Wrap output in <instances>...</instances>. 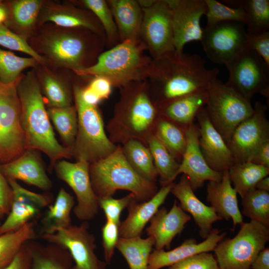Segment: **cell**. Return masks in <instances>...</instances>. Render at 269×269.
<instances>
[{
  "label": "cell",
  "instance_id": "11a10c76",
  "mask_svg": "<svg viewBox=\"0 0 269 269\" xmlns=\"http://www.w3.org/2000/svg\"><path fill=\"white\" fill-rule=\"evenodd\" d=\"M250 162L269 167V140L259 148Z\"/></svg>",
  "mask_w": 269,
  "mask_h": 269
},
{
  "label": "cell",
  "instance_id": "603a6c76",
  "mask_svg": "<svg viewBox=\"0 0 269 269\" xmlns=\"http://www.w3.org/2000/svg\"><path fill=\"white\" fill-rule=\"evenodd\" d=\"M7 179L21 180L43 190H49L52 183L35 149H25L17 158L0 164Z\"/></svg>",
  "mask_w": 269,
  "mask_h": 269
},
{
  "label": "cell",
  "instance_id": "4dcf8cb0",
  "mask_svg": "<svg viewBox=\"0 0 269 269\" xmlns=\"http://www.w3.org/2000/svg\"><path fill=\"white\" fill-rule=\"evenodd\" d=\"M207 90L174 100L159 107V115L186 129L206 106Z\"/></svg>",
  "mask_w": 269,
  "mask_h": 269
},
{
  "label": "cell",
  "instance_id": "cb8c5ba5",
  "mask_svg": "<svg viewBox=\"0 0 269 269\" xmlns=\"http://www.w3.org/2000/svg\"><path fill=\"white\" fill-rule=\"evenodd\" d=\"M190 220V216L181 209L175 200L169 211L164 207L158 210L150 220L146 233L148 236L154 239L155 250L164 248L169 250L173 238L182 232Z\"/></svg>",
  "mask_w": 269,
  "mask_h": 269
},
{
  "label": "cell",
  "instance_id": "e0dca14e",
  "mask_svg": "<svg viewBox=\"0 0 269 269\" xmlns=\"http://www.w3.org/2000/svg\"><path fill=\"white\" fill-rule=\"evenodd\" d=\"M167 1L171 11L175 50L181 53L186 43L201 40L200 20L207 11L206 2L205 0Z\"/></svg>",
  "mask_w": 269,
  "mask_h": 269
},
{
  "label": "cell",
  "instance_id": "9a60e30c",
  "mask_svg": "<svg viewBox=\"0 0 269 269\" xmlns=\"http://www.w3.org/2000/svg\"><path fill=\"white\" fill-rule=\"evenodd\" d=\"M90 163L79 160L70 162L58 161L54 165L57 177L66 183L76 195L77 204L73 212L80 220L88 221L95 218L99 212V198L95 194L89 174Z\"/></svg>",
  "mask_w": 269,
  "mask_h": 269
},
{
  "label": "cell",
  "instance_id": "74e56055",
  "mask_svg": "<svg viewBox=\"0 0 269 269\" xmlns=\"http://www.w3.org/2000/svg\"><path fill=\"white\" fill-rule=\"evenodd\" d=\"M223 3L232 7L240 6L243 9L248 33L269 31V0H223Z\"/></svg>",
  "mask_w": 269,
  "mask_h": 269
},
{
  "label": "cell",
  "instance_id": "f1b7e54d",
  "mask_svg": "<svg viewBox=\"0 0 269 269\" xmlns=\"http://www.w3.org/2000/svg\"><path fill=\"white\" fill-rule=\"evenodd\" d=\"M43 0L5 1L7 17L4 24L27 41L38 27V19Z\"/></svg>",
  "mask_w": 269,
  "mask_h": 269
},
{
  "label": "cell",
  "instance_id": "d6a6232c",
  "mask_svg": "<svg viewBox=\"0 0 269 269\" xmlns=\"http://www.w3.org/2000/svg\"><path fill=\"white\" fill-rule=\"evenodd\" d=\"M74 205L73 197L61 187L54 204L47 207L41 222L43 228L41 235L52 233L57 229L72 225L71 212Z\"/></svg>",
  "mask_w": 269,
  "mask_h": 269
},
{
  "label": "cell",
  "instance_id": "7bdbcfd3",
  "mask_svg": "<svg viewBox=\"0 0 269 269\" xmlns=\"http://www.w3.org/2000/svg\"><path fill=\"white\" fill-rule=\"evenodd\" d=\"M39 63L34 58L22 57L0 48V81L9 84L16 81L27 68H34Z\"/></svg>",
  "mask_w": 269,
  "mask_h": 269
},
{
  "label": "cell",
  "instance_id": "4fadbf2b",
  "mask_svg": "<svg viewBox=\"0 0 269 269\" xmlns=\"http://www.w3.org/2000/svg\"><path fill=\"white\" fill-rule=\"evenodd\" d=\"M140 37L152 59L175 51L171 11L167 0H154L142 8Z\"/></svg>",
  "mask_w": 269,
  "mask_h": 269
},
{
  "label": "cell",
  "instance_id": "d4e9b609",
  "mask_svg": "<svg viewBox=\"0 0 269 269\" xmlns=\"http://www.w3.org/2000/svg\"><path fill=\"white\" fill-rule=\"evenodd\" d=\"M226 235L225 232L221 233L220 230L212 229L207 238L201 243H197L194 238H189L171 250L154 249L149 258L148 269H161L196 254L213 251Z\"/></svg>",
  "mask_w": 269,
  "mask_h": 269
},
{
  "label": "cell",
  "instance_id": "d590c367",
  "mask_svg": "<svg viewBox=\"0 0 269 269\" xmlns=\"http://www.w3.org/2000/svg\"><path fill=\"white\" fill-rule=\"evenodd\" d=\"M127 160L135 171L144 179L155 182L158 176L148 147L137 139H130L122 147Z\"/></svg>",
  "mask_w": 269,
  "mask_h": 269
},
{
  "label": "cell",
  "instance_id": "484cf974",
  "mask_svg": "<svg viewBox=\"0 0 269 269\" xmlns=\"http://www.w3.org/2000/svg\"><path fill=\"white\" fill-rule=\"evenodd\" d=\"M170 192L179 200L181 209L191 215L199 228V236L204 240L207 238L212 230L213 224L222 220L213 208L197 197L184 174L177 183H173Z\"/></svg>",
  "mask_w": 269,
  "mask_h": 269
},
{
  "label": "cell",
  "instance_id": "ac0fdd59",
  "mask_svg": "<svg viewBox=\"0 0 269 269\" xmlns=\"http://www.w3.org/2000/svg\"><path fill=\"white\" fill-rule=\"evenodd\" d=\"M47 22L63 27L88 29L106 41L104 29L95 15L89 10L75 5L71 0L61 2L43 0L38 27Z\"/></svg>",
  "mask_w": 269,
  "mask_h": 269
},
{
  "label": "cell",
  "instance_id": "816d5d0a",
  "mask_svg": "<svg viewBox=\"0 0 269 269\" xmlns=\"http://www.w3.org/2000/svg\"><path fill=\"white\" fill-rule=\"evenodd\" d=\"M12 202V193L7 179L0 170V219L9 213Z\"/></svg>",
  "mask_w": 269,
  "mask_h": 269
},
{
  "label": "cell",
  "instance_id": "ab89813d",
  "mask_svg": "<svg viewBox=\"0 0 269 269\" xmlns=\"http://www.w3.org/2000/svg\"><path fill=\"white\" fill-rule=\"evenodd\" d=\"M36 238L33 224L29 222L18 229L0 235V269L7 266L26 243Z\"/></svg>",
  "mask_w": 269,
  "mask_h": 269
},
{
  "label": "cell",
  "instance_id": "ffe728a7",
  "mask_svg": "<svg viewBox=\"0 0 269 269\" xmlns=\"http://www.w3.org/2000/svg\"><path fill=\"white\" fill-rule=\"evenodd\" d=\"M186 147L179 163L176 177L180 173L186 175L193 191L202 187L206 181H220L222 172L212 169L200 150L198 127L194 123L191 124L186 129Z\"/></svg>",
  "mask_w": 269,
  "mask_h": 269
},
{
  "label": "cell",
  "instance_id": "f35d334b",
  "mask_svg": "<svg viewBox=\"0 0 269 269\" xmlns=\"http://www.w3.org/2000/svg\"><path fill=\"white\" fill-rule=\"evenodd\" d=\"M154 166L160 177L162 186L167 185L175 179L179 163L155 135L150 133L146 139Z\"/></svg>",
  "mask_w": 269,
  "mask_h": 269
},
{
  "label": "cell",
  "instance_id": "f546056e",
  "mask_svg": "<svg viewBox=\"0 0 269 269\" xmlns=\"http://www.w3.org/2000/svg\"><path fill=\"white\" fill-rule=\"evenodd\" d=\"M117 25L121 42L141 41L143 12L137 0H107Z\"/></svg>",
  "mask_w": 269,
  "mask_h": 269
},
{
  "label": "cell",
  "instance_id": "681fc988",
  "mask_svg": "<svg viewBox=\"0 0 269 269\" xmlns=\"http://www.w3.org/2000/svg\"><path fill=\"white\" fill-rule=\"evenodd\" d=\"M119 226L112 221L106 220L102 228V245L105 262L107 265L111 263L120 237Z\"/></svg>",
  "mask_w": 269,
  "mask_h": 269
},
{
  "label": "cell",
  "instance_id": "e575fe53",
  "mask_svg": "<svg viewBox=\"0 0 269 269\" xmlns=\"http://www.w3.org/2000/svg\"><path fill=\"white\" fill-rule=\"evenodd\" d=\"M154 246L151 236L125 238L119 237L116 248L127 262L130 269H148L150 255Z\"/></svg>",
  "mask_w": 269,
  "mask_h": 269
},
{
  "label": "cell",
  "instance_id": "6f0895ef",
  "mask_svg": "<svg viewBox=\"0 0 269 269\" xmlns=\"http://www.w3.org/2000/svg\"><path fill=\"white\" fill-rule=\"evenodd\" d=\"M256 188L269 192V177L267 176L261 179L256 185Z\"/></svg>",
  "mask_w": 269,
  "mask_h": 269
},
{
  "label": "cell",
  "instance_id": "9f6ffc18",
  "mask_svg": "<svg viewBox=\"0 0 269 269\" xmlns=\"http://www.w3.org/2000/svg\"><path fill=\"white\" fill-rule=\"evenodd\" d=\"M251 269H269V248H265L253 262Z\"/></svg>",
  "mask_w": 269,
  "mask_h": 269
},
{
  "label": "cell",
  "instance_id": "5b68a950",
  "mask_svg": "<svg viewBox=\"0 0 269 269\" xmlns=\"http://www.w3.org/2000/svg\"><path fill=\"white\" fill-rule=\"evenodd\" d=\"M141 41L125 40L104 51L92 66L74 74L80 77L102 76L113 87L122 88L147 80L152 61Z\"/></svg>",
  "mask_w": 269,
  "mask_h": 269
},
{
  "label": "cell",
  "instance_id": "1f68e13d",
  "mask_svg": "<svg viewBox=\"0 0 269 269\" xmlns=\"http://www.w3.org/2000/svg\"><path fill=\"white\" fill-rule=\"evenodd\" d=\"M31 256V269H72L73 261L64 247L31 241L27 243Z\"/></svg>",
  "mask_w": 269,
  "mask_h": 269
},
{
  "label": "cell",
  "instance_id": "836d02e7",
  "mask_svg": "<svg viewBox=\"0 0 269 269\" xmlns=\"http://www.w3.org/2000/svg\"><path fill=\"white\" fill-rule=\"evenodd\" d=\"M153 133L172 156L180 163L186 147V129L158 115Z\"/></svg>",
  "mask_w": 269,
  "mask_h": 269
},
{
  "label": "cell",
  "instance_id": "db71d44e",
  "mask_svg": "<svg viewBox=\"0 0 269 269\" xmlns=\"http://www.w3.org/2000/svg\"><path fill=\"white\" fill-rule=\"evenodd\" d=\"M2 269H31V256L27 243L24 244L12 261Z\"/></svg>",
  "mask_w": 269,
  "mask_h": 269
},
{
  "label": "cell",
  "instance_id": "f907efd6",
  "mask_svg": "<svg viewBox=\"0 0 269 269\" xmlns=\"http://www.w3.org/2000/svg\"><path fill=\"white\" fill-rule=\"evenodd\" d=\"M248 41L249 49L257 53L269 67V31L256 34L248 33Z\"/></svg>",
  "mask_w": 269,
  "mask_h": 269
},
{
  "label": "cell",
  "instance_id": "c3c4849f",
  "mask_svg": "<svg viewBox=\"0 0 269 269\" xmlns=\"http://www.w3.org/2000/svg\"><path fill=\"white\" fill-rule=\"evenodd\" d=\"M166 269H220L214 256L209 252L202 253L178 262Z\"/></svg>",
  "mask_w": 269,
  "mask_h": 269
},
{
  "label": "cell",
  "instance_id": "8992f818",
  "mask_svg": "<svg viewBox=\"0 0 269 269\" xmlns=\"http://www.w3.org/2000/svg\"><path fill=\"white\" fill-rule=\"evenodd\" d=\"M89 174L99 199L112 197L117 190L122 189L130 191L137 201L143 202L158 191L155 182L144 179L132 168L120 146L105 158L90 163Z\"/></svg>",
  "mask_w": 269,
  "mask_h": 269
},
{
  "label": "cell",
  "instance_id": "ba28073f",
  "mask_svg": "<svg viewBox=\"0 0 269 269\" xmlns=\"http://www.w3.org/2000/svg\"><path fill=\"white\" fill-rule=\"evenodd\" d=\"M240 226L234 238L223 239L213 250L220 269H251L269 241V226L253 220Z\"/></svg>",
  "mask_w": 269,
  "mask_h": 269
},
{
  "label": "cell",
  "instance_id": "5bb4252c",
  "mask_svg": "<svg viewBox=\"0 0 269 269\" xmlns=\"http://www.w3.org/2000/svg\"><path fill=\"white\" fill-rule=\"evenodd\" d=\"M87 221L79 226L71 225L56 230L49 234L40 235L48 242L61 246L70 254L75 265L72 269H106L107 264L95 253L96 244L94 235L89 231Z\"/></svg>",
  "mask_w": 269,
  "mask_h": 269
},
{
  "label": "cell",
  "instance_id": "8fae6325",
  "mask_svg": "<svg viewBox=\"0 0 269 269\" xmlns=\"http://www.w3.org/2000/svg\"><path fill=\"white\" fill-rule=\"evenodd\" d=\"M20 77L9 84L0 81V161L3 163L17 158L25 150L16 89Z\"/></svg>",
  "mask_w": 269,
  "mask_h": 269
},
{
  "label": "cell",
  "instance_id": "60d3db41",
  "mask_svg": "<svg viewBox=\"0 0 269 269\" xmlns=\"http://www.w3.org/2000/svg\"><path fill=\"white\" fill-rule=\"evenodd\" d=\"M75 5L88 9L97 17L105 34L106 46L110 49L121 42L117 25L107 0H71Z\"/></svg>",
  "mask_w": 269,
  "mask_h": 269
},
{
  "label": "cell",
  "instance_id": "ee69618b",
  "mask_svg": "<svg viewBox=\"0 0 269 269\" xmlns=\"http://www.w3.org/2000/svg\"><path fill=\"white\" fill-rule=\"evenodd\" d=\"M242 214L251 220L269 226V192L256 188L242 198Z\"/></svg>",
  "mask_w": 269,
  "mask_h": 269
},
{
  "label": "cell",
  "instance_id": "bcb514c9",
  "mask_svg": "<svg viewBox=\"0 0 269 269\" xmlns=\"http://www.w3.org/2000/svg\"><path fill=\"white\" fill-rule=\"evenodd\" d=\"M0 45L9 50L25 53L39 64H45L43 58L31 48L26 40L14 33L4 24L0 25Z\"/></svg>",
  "mask_w": 269,
  "mask_h": 269
},
{
  "label": "cell",
  "instance_id": "4316f807",
  "mask_svg": "<svg viewBox=\"0 0 269 269\" xmlns=\"http://www.w3.org/2000/svg\"><path fill=\"white\" fill-rule=\"evenodd\" d=\"M173 182L160 189L150 199L138 202L134 199L128 206V215L121 222L119 226L120 237L129 238L141 236L148 222L164 203L170 192Z\"/></svg>",
  "mask_w": 269,
  "mask_h": 269
},
{
  "label": "cell",
  "instance_id": "7a4b0ae2",
  "mask_svg": "<svg viewBox=\"0 0 269 269\" xmlns=\"http://www.w3.org/2000/svg\"><path fill=\"white\" fill-rule=\"evenodd\" d=\"M200 55L175 51L152 59L147 82L157 108L178 98L205 91L217 79L218 68L208 69Z\"/></svg>",
  "mask_w": 269,
  "mask_h": 269
},
{
  "label": "cell",
  "instance_id": "d6986e66",
  "mask_svg": "<svg viewBox=\"0 0 269 269\" xmlns=\"http://www.w3.org/2000/svg\"><path fill=\"white\" fill-rule=\"evenodd\" d=\"M12 190V202L9 213L0 227V235L15 231L47 207L52 202L50 195L29 191L12 179H7Z\"/></svg>",
  "mask_w": 269,
  "mask_h": 269
},
{
  "label": "cell",
  "instance_id": "44dd1931",
  "mask_svg": "<svg viewBox=\"0 0 269 269\" xmlns=\"http://www.w3.org/2000/svg\"><path fill=\"white\" fill-rule=\"evenodd\" d=\"M34 69L47 108H63L74 105L73 88L76 75L73 72L65 69H53L40 64Z\"/></svg>",
  "mask_w": 269,
  "mask_h": 269
},
{
  "label": "cell",
  "instance_id": "30bf717a",
  "mask_svg": "<svg viewBox=\"0 0 269 269\" xmlns=\"http://www.w3.org/2000/svg\"><path fill=\"white\" fill-rule=\"evenodd\" d=\"M245 26L243 23L233 21L206 25L200 42L208 58L226 66L248 49Z\"/></svg>",
  "mask_w": 269,
  "mask_h": 269
},
{
  "label": "cell",
  "instance_id": "2e32d148",
  "mask_svg": "<svg viewBox=\"0 0 269 269\" xmlns=\"http://www.w3.org/2000/svg\"><path fill=\"white\" fill-rule=\"evenodd\" d=\"M254 112L234 130L227 144L236 162L250 161L256 151L269 140V123L267 106L257 102Z\"/></svg>",
  "mask_w": 269,
  "mask_h": 269
},
{
  "label": "cell",
  "instance_id": "7402d4cb",
  "mask_svg": "<svg viewBox=\"0 0 269 269\" xmlns=\"http://www.w3.org/2000/svg\"><path fill=\"white\" fill-rule=\"evenodd\" d=\"M199 132V145L209 166L222 172L235 163L234 156L227 142L211 122L204 108L196 117Z\"/></svg>",
  "mask_w": 269,
  "mask_h": 269
},
{
  "label": "cell",
  "instance_id": "83f0119b",
  "mask_svg": "<svg viewBox=\"0 0 269 269\" xmlns=\"http://www.w3.org/2000/svg\"><path fill=\"white\" fill-rule=\"evenodd\" d=\"M231 184L228 170H224L220 181L208 182L206 200L222 220L232 219V231H234L236 226L243 222L242 214L239 208L237 193Z\"/></svg>",
  "mask_w": 269,
  "mask_h": 269
},
{
  "label": "cell",
  "instance_id": "9c48e42d",
  "mask_svg": "<svg viewBox=\"0 0 269 269\" xmlns=\"http://www.w3.org/2000/svg\"><path fill=\"white\" fill-rule=\"evenodd\" d=\"M209 118L227 143L236 128L254 113L251 101L216 79L207 89Z\"/></svg>",
  "mask_w": 269,
  "mask_h": 269
},
{
  "label": "cell",
  "instance_id": "b9f144b4",
  "mask_svg": "<svg viewBox=\"0 0 269 269\" xmlns=\"http://www.w3.org/2000/svg\"><path fill=\"white\" fill-rule=\"evenodd\" d=\"M47 112L65 146L73 149L78 129V115L75 105L47 108Z\"/></svg>",
  "mask_w": 269,
  "mask_h": 269
},
{
  "label": "cell",
  "instance_id": "277c9868",
  "mask_svg": "<svg viewBox=\"0 0 269 269\" xmlns=\"http://www.w3.org/2000/svg\"><path fill=\"white\" fill-rule=\"evenodd\" d=\"M121 97L115 106L111 130L117 139L125 142L146 139L153 131L159 115L146 80L131 82L121 88Z\"/></svg>",
  "mask_w": 269,
  "mask_h": 269
},
{
  "label": "cell",
  "instance_id": "8d00e7d4",
  "mask_svg": "<svg viewBox=\"0 0 269 269\" xmlns=\"http://www.w3.org/2000/svg\"><path fill=\"white\" fill-rule=\"evenodd\" d=\"M228 171L233 188L242 198L256 188L259 180L269 176V167L250 161L236 162Z\"/></svg>",
  "mask_w": 269,
  "mask_h": 269
},
{
  "label": "cell",
  "instance_id": "7dc6e473",
  "mask_svg": "<svg viewBox=\"0 0 269 269\" xmlns=\"http://www.w3.org/2000/svg\"><path fill=\"white\" fill-rule=\"evenodd\" d=\"M134 199L136 198L132 193L120 199H115L112 197L99 198V207L103 210L106 220L112 221L120 226L122 211L128 207Z\"/></svg>",
  "mask_w": 269,
  "mask_h": 269
},
{
  "label": "cell",
  "instance_id": "6da1fadb",
  "mask_svg": "<svg viewBox=\"0 0 269 269\" xmlns=\"http://www.w3.org/2000/svg\"><path fill=\"white\" fill-rule=\"evenodd\" d=\"M27 42L44 65L74 73L94 65L106 46L105 40L88 29L63 27L50 22L38 26Z\"/></svg>",
  "mask_w": 269,
  "mask_h": 269
},
{
  "label": "cell",
  "instance_id": "f5cc1de1",
  "mask_svg": "<svg viewBox=\"0 0 269 269\" xmlns=\"http://www.w3.org/2000/svg\"><path fill=\"white\" fill-rule=\"evenodd\" d=\"M87 86L102 101L108 98L112 93L113 86L106 78L102 76L91 77Z\"/></svg>",
  "mask_w": 269,
  "mask_h": 269
},
{
  "label": "cell",
  "instance_id": "7c38bea8",
  "mask_svg": "<svg viewBox=\"0 0 269 269\" xmlns=\"http://www.w3.org/2000/svg\"><path fill=\"white\" fill-rule=\"evenodd\" d=\"M226 67L227 86L251 101L258 93L269 99V67L255 51L247 49Z\"/></svg>",
  "mask_w": 269,
  "mask_h": 269
},
{
  "label": "cell",
  "instance_id": "52a82bcc",
  "mask_svg": "<svg viewBox=\"0 0 269 269\" xmlns=\"http://www.w3.org/2000/svg\"><path fill=\"white\" fill-rule=\"evenodd\" d=\"M80 83L75 79L73 99L78 115V129L73 147V156L76 161L90 164L112 153L117 148L107 137L101 114L97 106L88 104L82 99Z\"/></svg>",
  "mask_w": 269,
  "mask_h": 269
},
{
  "label": "cell",
  "instance_id": "680465c9",
  "mask_svg": "<svg viewBox=\"0 0 269 269\" xmlns=\"http://www.w3.org/2000/svg\"><path fill=\"white\" fill-rule=\"evenodd\" d=\"M7 17V8L5 1H0V25L4 24Z\"/></svg>",
  "mask_w": 269,
  "mask_h": 269
},
{
  "label": "cell",
  "instance_id": "91938a15",
  "mask_svg": "<svg viewBox=\"0 0 269 269\" xmlns=\"http://www.w3.org/2000/svg\"><path fill=\"white\" fill-rule=\"evenodd\" d=\"M1 225V223L0 222V227Z\"/></svg>",
  "mask_w": 269,
  "mask_h": 269
},
{
  "label": "cell",
  "instance_id": "f6af8a7d",
  "mask_svg": "<svg viewBox=\"0 0 269 269\" xmlns=\"http://www.w3.org/2000/svg\"><path fill=\"white\" fill-rule=\"evenodd\" d=\"M207 11L206 25L221 21H238L246 24V16L240 6L232 7L216 0H205Z\"/></svg>",
  "mask_w": 269,
  "mask_h": 269
},
{
  "label": "cell",
  "instance_id": "3957f363",
  "mask_svg": "<svg viewBox=\"0 0 269 269\" xmlns=\"http://www.w3.org/2000/svg\"><path fill=\"white\" fill-rule=\"evenodd\" d=\"M16 89L25 149L43 152L49 158L51 168L63 158H71L73 149L62 145L56 138L34 68L22 74Z\"/></svg>",
  "mask_w": 269,
  "mask_h": 269
}]
</instances>
